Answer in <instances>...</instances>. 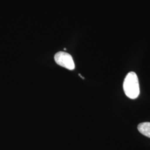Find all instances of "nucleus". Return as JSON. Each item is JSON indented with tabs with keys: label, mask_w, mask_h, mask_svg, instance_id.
Listing matches in <instances>:
<instances>
[{
	"label": "nucleus",
	"mask_w": 150,
	"mask_h": 150,
	"mask_svg": "<svg viewBox=\"0 0 150 150\" xmlns=\"http://www.w3.org/2000/svg\"><path fill=\"white\" fill-rule=\"evenodd\" d=\"M138 129L141 134L150 138V122L140 123L138 126Z\"/></svg>",
	"instance_id": "nucleus-3"
},
{
	"label": "nucleus",
	"mask_w": 150,
	"mask_h": 150,
	"mask_svg": "<svg viewBox=\"0 0 150 150\" xmlns=\"http://www.w3.org/2000/svg\"><path fill=\"white\" fill-rule=\"evenodd\" d=\"M123 87L126 95L129 98L135 99L139 96V82L138 77L134 72H129L126 76Z\"/></svg>",
	"instance_id": "nucleus-1"
},
{
	"label": "nucleus",
	"mask_w": 150,
	"mask_h": 150,
	"mask_svg": "<svg viewBox=\"0 0 150 150\" xmlns=\"http://www.w3.org/2000/svg\"><path fill=\"white\" fill-rule=\"evenodd\" d=\"M54 61L57 64L68 70L75 69L74 61L71 55L64 52H59L54 55Z\"/></svg>",
	"instance_id": "nucleus-2"
}]
</instances>
